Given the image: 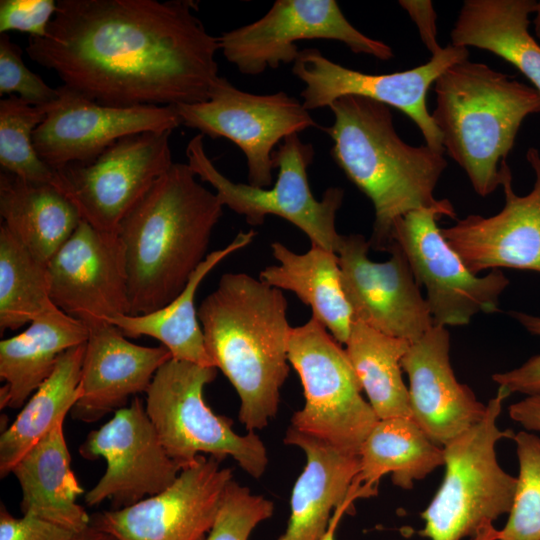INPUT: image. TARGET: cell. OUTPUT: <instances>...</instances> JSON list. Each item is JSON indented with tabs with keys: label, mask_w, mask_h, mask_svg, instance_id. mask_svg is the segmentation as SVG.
<instances>
[{
	"label": "cell",
	"mask_w": 540,
	"mask_h": 540,
	"mask_svg": "<svg viewBox=\"0 0 540 540\" xmlns=\"http://www.w3.org/2000/svg\"><path fill=\"white\" fill-rule=\"evenodd\" d=\"M194 0H60L47 33L26 51L63 85L112 107L177 106L208 99L218 37Z\"/></svg>",
	"instance_id": "obj_1"
},
{
	"label": "cell",
	"mask_w": 540,
	"mask_h": 540,
	"mask_svg": "<svg viewBox=\"0 0 540 540\" xmlns=\"http://www.w3.org/2000/svg\"><path fill=\"white\" fill-rule=\"evenodd\" d=\"M196 177L187 163L173 162L120 223L130 315L171 302L208 255L224 206Z\"/></svg>",
	"instance_id": "obj_2"
},
{
	"label": "cell",
	"mask_w": 540,
	"mask_h": 540,
	"mask_svg": "<svg viewBox=\"0 0 540 540\" xmlns=\"http://www.w3.org/2000/svg\"><path fill=\"white\" fill-rule=\"evenodd\" d=\"M198 318L208 355L240 398V422L248 432L263 429L278 412L289 374L292 327L282 290L247 273H225Z\"/></svg>",
	"instance_id": "obj_3"
},
{
	"label": "cell",
	"mask_w": 540,
	"mask_h": 540,
	"mask_svg": "<svg viewBox=\"0 0 540 540\" xmlns=\"http://www.w3.org/2000/svg\"><path fill=\"white\" fill-rule=\"evenodd\" d=\"M328 108L331 155L374 208L370 247L387 251L395 222L410 211L436 206L435 188L447 168L445 151L412 146L397 133L391 108L380 102L344 96Z\"/></svg>",
	"instance_id": "obj_4"
},
{
	"label": "cell",
	"mask_w": 540,
	"mask_h": 540,
	"mask_svg": "<svg viewBox=\"0 0 540 540\" xmlns=\"http://www.w3.org/2000/svg\"><path fill=\"white\" fill-rule=\"evenodd\" d=\"M431 113L444 151L466 173L481 197L502 184L506 158L523 121L540 113V94L530 85L487 64L468 59L445 70L434 83Z\"/></svg>",
	"instance_id": "obj_5"
},
{
	"label": "cell",
	"mask_w": 540,
	"mask_h": 540,
	"mask_svg": "<svg viewBox=\"0 0 540 540\" xmlns=\"http://www.w3.org/2000/svg\"><path fill=\"white\" fill-rule=\"evenodd\" d=\"M509 395L499 387L481 421L443 446L445 474L434 498L421 513V536L429 540L473 538L485 525L509 514L517 477L501 468L495 450L498 441L515 435L497 425Z\"/></svg>",
	"instance_id": "obj_6"
},
{
	"label": "cell",
	"mask_w": 540,
	"mask_h": 540,
	"mask_svg": "<svg viewBox=\"0 0 540 540\" xmlns=\"http://www.w3.org/2000/svg\"><path fill=\"white\" fill-rule=\"evenodd\" d=\"M217 368L171 358L154 375L145 409L167 454L182 468L200 454L231 456L250 476L266 470L265 445L255 432L237 434L232 420L215 414L203 392Z\"/></svg>",
	"instance_id": "obj_7"
},
{
	"label": "cell",
	"mask_w": 540,
	"mask_h": 540,
	"mask_svg": "<svg viewBox=\"0 0 540 540\" xmlns=\"http://www.w3.org/2000/svg\"><path fill=\"white\" fill-rule=\"evenodd\" d=\"M274 156L277 180L273 186L260 188L235 183L223 175L207 155L202 134L191 138L186 147L187 164L195 175L215 189L223 206L244 216L248 224L261 225L267 215L279 216L303 231L311 245L337 253L343 235L337 232L336 215L343 189L331 187L321 200L315 198L307 173L314 149L298 134L283 140Z\"/></svg>",
	"instance_id": "obj_8"
},
{
	"label": "cell",
	"mask_w": 540,
	"mask_h": 540,
	"mask_svg": "<svg viewBox=\"0 0 540 540\" xmlns=\"http://www.w3.org/2000/svg\"><path fill=\"white\" fill-rule=\"evenodd\" d=\"M288 360L297 372L305 405L295 412L291 426L329 443L338 450L358 455L379 420L362 387L346 350L315 318L292 327Z\"/></svg>",
	"instance_id": "obj_9"
},
{
	"label": "cell",
	"mask_w": 540,
	"mask_h": 540,
	"mask_svg": "<svg viewBox=\"0 0 540 540\" xmlns=\"http://www.w3.org/2000/svg\"><path fill=\"white\" fill-rule=\"evenodd\" d=\"M456 217L448 199L400 217L392 241L405 253L414 277L426 289L434 326H465L478 313L498 311L500 295L509 285L500 269L473 274L441 233L438 220Z\"/></svg>",
	"instance_id": "obj_10"
},
{
	"label": "cell",
	"mask_w": 540,
	"mask_h": 540,
	"mask_svg": "<svg viewBox=\"0 0 540 540\" xmlns=\"http://www.w3.org/2000/svg\"><path fill=\"white\" fill-rule=\"evenodd\" d=\"M182 125L233 142L246 157L248 184L272 185L275 147L317 124L302 101L284 91L253 94L219 76L207 100L175 106Z\"/></svg>",
	"instance_id": "obj_11"
},
{
	"label": "cell",
	"mask_w": 540,
	"mask_h": 540,
	"mask_svg": "<svg viewBox=\"0 0 540 540\" xmlns=\"http://www.w3.org/2000/svg\"><path fill=\"white\" fill-rule=\"evenodd\" d=\"M172 131L123 137L90 163L56 170V186L97 230L118 233L126 215L173 164Z\"/></svg>",
	"instance_id": "obj_12"
},
{
	"label": "cell",
	"mask_w": 540,
	"mask_h": 540,
	"mask_svg": "<svg viewBox=\"0 0 540 540\" xmlns=\"http://www.w3.org/2000/svg\"><path fill=\"white\" fill-rule=\"evenodd\" d=\"M334 40L353 53L382 61L394 57L392 48L371 38L345 17L335 0H277L260 19L222 33L219 50L244 75L294 63L300 40Z\"/></svg>",
	"instance_id": "obj_13"
},
{
	"label": "cell",
	"mask_w": 540,
	"mask_h": 540,
	"mask_svg": "<svg viewBox=\"0 0 540 540\" xmlns=\"http://www.w3.org/2000/svg\"><path fill=\"white\" fill-rule=\"evenodd\" d=\"M468 56V48L449 44L420 66L369 74L330 60L317 48H305L294 61L292 73L304 83L300 95L308 111L328 107L344 96L371 99L403 112L417 125L426 145L444 151L442 136L428 111L427 93L445 70Z\"/></svg>",
	"instance_id": "obj_14"
},
{
	"label": "cell",
	"mask_w": 540,
	"mask_h": 540,
	"mask_svg": "<svg viewBox=\"0 0 540 540\" xmlns=\"http://www.w3.org/2000/svg\"><path fill=\"white\" fill-rule=\"evenodd\" d=\"M79 453L88 460H106L105 473L85 494L88 506L106 499L111 500L113 509L134 505L167 489L182 470L165 451L138 397L92 430Z\"/></svg>",
	"instance_id": "obj_15"
},
{
	"label": "cell",
	"mask_w": 540,
	"mask_h": 540,
	"mask_svg": "<svg viewBox=\"0 0 540 540\" xmlns=\"http://www.w3.org/2000/svg\"><path fill=\"white\" fill-rule=\"evenodd\" d=\"M225 458L203 454L167 489L134 505L96 513L90 524L116 540H205L233 479Z\"/></svg>",
	"instance_id": "obj_16"
},
{
	"label": "cell",
	"mask_w": 540,
	"mask_h": 540,
	"mask_svg": "<svg viewBox=\"0 0 540 540\" xmlns=\"http://www.w3.org/2000/svg\"><path fill=\"white\" fill-rule=\"evenodd\" d=\"M369 241L361 234L343 235L338 249L341 285L353 320L392 337L414 343L433 326L426 298L409 261L393 242L384 262L369 258Z\"/></svg>",
	"instance_id": "obj_17"
},
{
	"label": "cell",
	"mask_w": 540,
	"mask_h": 540,
	"mask_svg": "<svg viewBox=\"0 0 540 540\" xmlns=\"http://www.w3.org/2000/svg\"><path fill=\"white\" fill-rule=\"evenodd\" d=\"M52 302L88 329L130 315L124 246L118 233L97 230L81 219L47 264Z\"/></svg>",
	"instance_id": "obj_18"
},
{
	"label": "cell",
	"mask_w": 540,
	"mask_h": 540,
	"mask_svg": "<svg viewBox=\"0 0 540 540\" xmlns=\"http://www.w3.org/2000/svg\"><path fill=\"white\" fill-rule=\"evenodd\" d=\"M44 121L33 133L39 157L53 169L90 163L119 139L182 125L175 106L112 107L62 85Z\"/></svg>",
	"instance_id": "obj_19"
},
{
	"label": "cell",
	"mask_w": 540,
	"mask_h": 540,
	"mask_svg": "<svg viewBox=\"0 0 540 540\" xmlns=\"http://www.w3.org/2000/svg\"><path fill=\"white\" fill-rule=\"evenodd\" d=\"M526 159L535 181L532 190L517 195L512 173L501 186L505 205L493 216L470 214L441 233L465 266L475 275L488 269L510 268L540 273V152L531 147Z\"/></svg>",
	"instance_id": "obj_20"
},
{
	"label": "cell",
	"mask_w": 540,
	"mask_h": 540,
	"mask_svg": "<svg viewBox=\"0 0 540 540\" xmlns=\"http://www.w3.org/2000/svg\"><path fill=\"white\" fill-rule=\"evenodd\" d=\"M449 352L447 328L433 326L410 344L401 359L409 378L412 418L441 447L481 421L486 412V405L456 379Z\"/></svg>",
	"instance_id": "obj_21"
},
{
	"label": "cell",
	"mask_w": 540,
	"mask_h": 540,
	"mask_svg": "<svg viewBox=\"0 0 540 540\" xmlns=\"http://www.w3.org/2000/svg\"><path fill=\"white\" fill-rule=\"evenodd\" d=\"M88 331L81 395L70 413L73 419L92 423L126 407L130 397L146 392L157 370L172 355L163 345L147 347L129 341L108 322Z\"/></svg>",
	"instance_id": "obj_22"
},
{
	"label": "cell",
	"mask_w": 540,
	"mask_h": 540,
	"mask_svg": "<svg viewBox=\"0 0 540 540\" xmlns=\"http://www.w3.org/2000/svg\"><path fill=\"white\" fill-rule=\"evenodd\" d=\"M284 443L301 448L307 461L292 490L287 528L277 540H321L331 512L347 499L359 473V456L346 454L292 426Z\"/></svg>",
	"instance_id": "obj_23"
},
{
	"label": "cell",
	"mask_w": 540,
	"mask_h": 540,
	"mask_svg": "<svg viewBox=\"0 0 540 540\" xmlns=\"http://www.w3.org/2000/svg\"><path fill=\"white\" fill-rule=\"evenodd\" d=\"M88 328L57 306L44 312L28 328L0 342L1 408H22L51 375L59 357L87 341Z\"/></svg>",
	"instance_id": "obj_24"
},
{
	"label": "cell",
	"mask_w": 540,
	"mask_h": 540,
	"mask_svg": "<svg viewBox=\"0 0 540 540\" xmlns=\"http://www.w3.org/2000/svg\"><path fill=\"white\" fill-rule=\"evenodd\" d=\"M63 422L32 446L11 473L20 485L23 515H34L78 533L90 525L91 516L77 502L83 489L71 468Z\"/></svg>",
	"instance_id": "obj_25"
},
{
	"label": "cell",
	"mask_w": 540,
	"mask_h": 540,
	"mask_svg": "<svg viewBox=\"0 0 540 540\" xmlns=\"http://www.w3.org/2000/svg\"><path fill=\"white\" fill-rule=\"evenodd\" d=\"M271 251L279 264L264 268L259 279L293 292L310 306L313 318L340 344H346L353 313L342 289L338 254L316 245L296 253L278 241L271 244Z\"/></svg>",
	"instance_id": "obj_26"
},
{
	"label": "cell",
	"mask_w": 540,
	"mask_h": 540,
	"mask_svg": "<svg viewBox=\"0 0 540 540\" xmlns=\"http://www.w3.org/2000/svg\"><path fill=\"white\" fill-rule=\"evenodd\" d=\"M533 0H465L451 44L491 52L517 68L540 94V45L529 32Z\"/></svg>",
	"instance_id": "obj_27"
},
{
	"label": "cell",
	"mask_w": 540,
	"mask_h": 540,
	"mask_svg": "<svg viewBox=\"0 0 540 540\" xmlns=\"http://www.w3.org/2000/svg\"><path fill=\"white\" fill-rule=\"evenodd\" d=\"M0 215L10 232L46 265L81 221L77 208L53 185L6 171L0 173Z\"/></svg>",
	"instance_id": "obj_28"
},
{
	"label": "cell",
	"mask_w": 540,
	"mask_h": 540,
	"mask_svg": "<svg viewBox=\"0 0 540 540\" xmlns=\"http://www.w3.org/2000/svg\"><path fill=\"white\" fill-rule=\"evenodd\" d=\"M254 230L239 232L225 247L209 253L190 276L186 286L171 302L159 310L142 315H118L107 320L128 338L149 336L157 339L172 358L215 367L205 347L202 327L194 300L207 274L224 258L248 246Z\"/></svg>",
	"instance_id": "obj_29"
},
{
	"label": "cell",
	"mask_w": 540,
	"mask_h": 540,
	"mask_svg": "<svg viewBox=\"0 0 540 540\" xmlns=\"http://www.w3.org/2000/svg\"><path fill=\"white\" fill-rule=\"evenodd\" d=\"M355 478L370 496L377 493L382 476L390 473L394 485L411 489L444 465L443 447L433 443L411 417L379 419L365 438Z\"/></svg>",
	"instance_id": "obj_30"
},
{
	"label": "cell",
	"mask_w": 540,
	"mask_h": 540,
	"mask_svg": "<svg viewBox=\"0 0 540 540\" xmlns=\"http://www.w3.org/2000/svg\"><path fill=\"white\" fill-rule=\"evenodd\" d=\"M86 343V342H85ZM85 343L65 351L51 375L22 407L0 436V475L6 477L17 462L66 415L81 395Z\"/></svg>",
	"instance_id": "obj_31"
},
{
	"label": "cell",
	"mask_w": 540,
	"mask_h": 540,
	"mask_svg": "<svg viewBox=\"0 0 540 540\" xmlns=\"http://www.w3.org/2000/svg\"><path fill=\"white\" fill-rule=\"evenodd\" d=\"M411 343L353 320L345 350L378 419L411 417L401 359Z\"/></svg>",
	"instance_id": "obj_32"
},
{
	"label": "cell",
	"mask_w": 540,
	"mask_h": 540,
	"mask_svg": "<svg viewBox=\"0 0 540 540\" xmlns=\"http://www.w3.org/2000/svg\"><path fill=\"white\" fill-rule=\"evenodd\" d=\"M56 306L47 265L2 224L0 227V332L17 330Z\"/></svg>",
	"instance_id": "obj_33"
},
{
	"label": "cell",
	"mask_w": 540,
	"mask_h": 540,
	"mask_svg": "<svg viewBox=\"0 0 540 540\" xmlns=\"http://www.w3.org/2000/svg\"><path fill=\"white\" fill-rule=\"evenodd\" d=\"M49 105L34 106L15 95L1 99L0 164L22 179L55 187L56 170L39 157L33 144V133L46 118Z\"/></svg>",
	"instance_id": "obj_34"
},
{
	"label": "cell",
	"mask_w": 540,
	"mask_h": 540,
	"mask_svg": "<svg viewBox=\"0 0 540 540\" xmlns=\"http://www.w3.org/2000/svg\"><path fill=\"white\" fill-rule=\"evenodd\" d=\"M519 474L513 504L498 540H540V438L515 433Z\"/></svg>",
	"instance_id": "obj_35"
},
{
	"label": "cell",
	"mask_w": 540,
	"mask_h": 540,
	"mask_svg": "<svg viewBox=\"0 0 540 540\" xmlns=\"http://www.w3.org/2000/svg\"><path fill=\"white\" fill-rule=\"evenodd\" d=\"M273 511L272 501L252 494L248 487L232 479L205 540H248L254 528L269 519Z\"/></svg>",
	"instance_id": "obj_36"
},
{
	"label": "cell",
	"mask_w": 540,
	"mask_h": 540,
	"mask_svg": "<svg viewBox=\"0 0 540 540\" xmlns=\"http://www.w3.org/2000/svg\"><path fill=\"white\" fill-rule=\"evenodd\" d=\"M15 95L34 106L58 100L59 88L47 85L22 59V50L8 35L0 36V95Z\"/></svg>",
	"instance_id": "obj_37"
},
{
	"label": "cell",
	"mask_w": 540,
	"mask_h": 540,
	"mask_svg": "<svg viewBox=\"0 0 540 540\" xmlns=\"http://www.w3.org/2000/svg\"><path fill=\"white\" fill-rule=\"evenodd\" d=\"M57 10L54 0H1L0 33L20 31L42 38Z\"/></svg>",
	"instance_id": "obj_38"
},
{
	"label": "cell",
	"mask_w": 540,
	"mask_h": 540,
	"mask_svg": "<svg viewBox=\"0 0 540 540\" xmlns=\"http://www.w3.org/2000/svg\"><path fill=\"white\" fill-rule=\"evenodd\" d=\"M509 315L516 319L527 331L540 336V317L518 311ZM492 379L499 387L510 394L522 393L528 395L540 393V354L531 357L523 365L504 373H495Z\"/></svg>",
	"instance_id": "obj_39"
},
{
	"label": "cell",
	"mask_w": 540,
	"mask_h": 540,
	"mask_svg": "<svg viewBox=\"0 0 540 540\" xmlns=\"http://www.w3.org/2000/svg\"><path fill=\"white\" fill-rule=\"evenodd\" d=\"M76 534L72 530L34 515L14 517L1 504L0 540H73Z\"/></svg>",
	"instance_id": "obj_40"
},
{
	"label": "cell",
	"mask_w": 540,
	"mask_h": 540,
	"mask_svg": "<svg viewBox=\"0 0 540 540\" xmlns=\"http://www.w3.org/2000/svg\"><path fill=\"white\" fill-rule=\"evenodd\" d=\"M399 5L408 13L418 28L420 38L431 56L441 47L437 41L436 11L429 0H400Z\"/></svg>",
	"instance_id": "obj_41"
},
{
	"label": "cell",
	"mask_w": 540,
	"mask_h": 540,
	"mask_svg": "<svg viewBox=\"0 0 540 540\" xmlns=\"http://www.w3.org/2000/svg\"><path fill=\"white\" fill-rule=\"evenodd\" d=\"M511 419L528 431H540V393L528 395L508 408Z\"/></svg>",
	"instance_id": "obj_42"
},
{
	"label": "cell",
	"mask_w": 540,
	"mask_h": 540,
	"mask_svg": "<svg viewBox=\"0 0 540 540\" xmlns=\"http://www.w3.org/2000/svg\"><path fill=\"white\" fill-rule=\"evenodd\" d=\"M358 498H362L361 491L357 487L351 486L347 499L335 509L333 516L330 519L327 531L321 540H335V531L339 521L344 513L348 511L352 503Z\"/></svg>",
	"instance_id": "obj_43"
},
{
	"label": "cell",
	"mask_w": 540,
	"mask_h": 540,
	"mask_svg": "<svg viewBox=\"0 0 540 540\" xmlns=\"http://www.w3.org/2000/svg\"><path fill=\"white\" fill-rule=\"evenodd\" d=\"M73 540H116L112 535L98 530L91 524L83 531L77 533Z\"/></svg>",
	"instance_id": "obj_44"
},
{
	"label": "cell",
	"mask_w": 540,
	"mask_h": 540,
	"mask_svg": "<svg viewBox=\"0 0 540 540\" xmlns=\"http://www.w3.org/2000/svg\"><path fill=\"white\" fill-rule=\"evenodd\" d=\"M499 537H500V530H496L493 526V523H491L481 528L472 539L473 540H498Z\"/></svg>",
	"instance_id": "obj_45"
},
{
	"label": "cell",
	"mask_w": 540,
	"mask_h": 540,
	"mask_svg": "<svg viewBox=\"0 0 540 540\" xmlns=\"http://www.w3.org/2000/svg\"><path fill=\"white\" fill-rule=\"evenodd\" d=\"M534 18V32L537 39L540 41V1L536 2Z\"/></svg>",
	"instance_id": "obj_46"
}]
</instances>
